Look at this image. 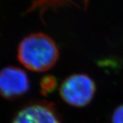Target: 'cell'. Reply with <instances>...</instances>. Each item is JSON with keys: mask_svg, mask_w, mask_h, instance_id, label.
<instances>
[{"mask_svg": "<svg viewBox=\"0 0 123 123\" xmlns=\"http://www.w3.org/2000/svg\"><path fill=\"white\" fill-rule=\"evenodd\" d=\"M59 49L47 34L38 32L25 36L18 44L17 58L27 69L44 72L51 68L59 58Z\"/></svg>", "mask_w": 123, "mask_h": 123, "instance_id": "6da1fadb", "label": "cell"}, {"mask_svg": "<svg viewBox=\"0 0 123 123\" xmlns=\"http://www.w3.org/2000/svg\"><path fill=\"white\" fill-rule=\"evenodd\" d=\"M96 92L94 81L86 74H73L64 80L60 88L62 100L71 106L81 107L92 101Z\"/></svg>", "mask_w": 123, "mask_h": 123, "instance_id": "7a4b0ae2", "label": "cell"}, {"mask_svg": "<svg viewBox=\"0 0 123 123\" xmlns=\"http://www.w3.org/2000/svg\"><path fill=\"white\" fill-rule=\"evenodd\" d=\"M28 75L21 68L6 66L0 70V96L7 100H16L29 91Z\"/></svg>", "mask_w": 123, "mask_h": 123, "instance_id": "3957f363", "label": "cell"}, {"mask_svg": "<svg viewBox=\"0 0 123 123\" xmlns=\"http://www.w3.org/2000/svg\"><path fill=\"white\" fill-rule=\"evenodd\" d=\"M12 123H62L52 103L33 101L23 105L14 116Z\"/></svg>", "mask_w": 123, "mask_h": 123, "instance_id": "277c9868", "label": "cell"}, {"mask_svg": "<svg viewBox=\"0 0 123 123\" xmlns=\"http://www.w3.org/2000/svg\"><path fill=\"white\" fill-rule=\"evenodd\" d=\"M89 1L90 0H83L84 10H86L88 8ZM68 4L77 6L73 0H31L30 8L27 10V11L31 12L38 10L40 12V16L42 17L43 14L49 9L56 10L58 8L64 6Z\"/></svg>", "mask_w": 123, "mask_h": 123, "instance_id": "5b68a950", "label": "cell"}, {"mask_svg": "<svg viewBox=\"0 0 123 123\" xmlns=\"http://www.w3.org/2000/svg\"><path fill=\"white\" fill-rule=\"evenodd\" d=\"M57 87V80L53 75H47L43 76L40 81V92L43 95L53 93Z\"/></svg>", "mask_w": 123, "mask_h": 123, "instance_id": "8992f818", "label": "cell"}, {"mask_svg": "<svg viewBox=\"0 0 123 123\" xmlns=\"http://www.w3.org/2000/svg\"><path fill=\"white\" fill-rule=\"evenodd\" d=\"M112 123H123V105H120L114 110L112 117Z\"/></svg>", "mask_w": 123, "mask_h": 123, "instance_id": "52a82bcc", "label": "cell"}]
</instances>
